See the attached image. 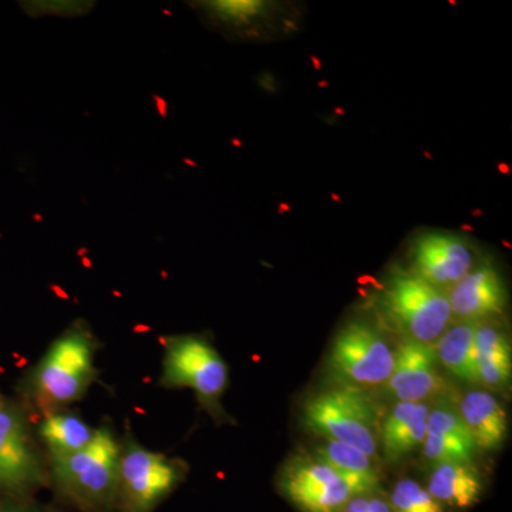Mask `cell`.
I'll return each instance as SVG.
<instances>
[{"mask_svg":"<svg viewBox=\"0 0 512 512\" xmlns=\"http://www.w3.org/2000/svg\"><path fill=\"white\" fill-rule=\"evenodd\" d=\"M99 349L92 326L84 319L74 320L20 380L23 406L43 416L83 400L99 377Z\"/></svg>","mask_w":512,"mask_h":512,"instance_id":"1","label":"cell"},{"mask_svg":"<svg viewBox=\"0 0 512 512\" xmlns=\"http://www.w3.org/2000/svg\"><path fill=\"white\" fill-rule=\"evenodd\" d=\"M121 439L107 424L89 446L49 460L50 485L82 512H113L119 500Z\"/></svg>","mask_w":512,"mask_h":512,"instance_id":"2","label":"cell"},{"mask_svg":"<svg viewBox=\"0 0 512 512\" xmlns=\"http://www.w3.org/2000/svg\"><path fill=\"white\" fill-rule=\"evenodd\" d=\"M380 328L402 340L433 345L453 322L447 291L410 269L394 268L377 288L373 301Z\"/></svg>","mask_w":512,"mask_h":512,"instance_id":"3","label":"cell"},{"mask_svg":"<svg viewBox=\"0 0 512 512\" xmlns=\"http://www.w3.org/2000/svg\"><path fill=\"white\" fill-rule=\"evenodd\" d=\"M302 421L305 429L320 439L339 441L377 457L382 419L366 389L330 386L306 400Z\"/></svg>","mask_w":512,"mask_h":512,"instance_id":"4","label":"cell"},{"mask_svg":"<svg viewBox=\"0 0 512 512\" xmlns=\"http://www.w3.org/2000/svg\"><path fill=\"white\" fill-rule=\"evenodd\" d=\"M163 362L158 386L163 389L188 387L212 419H227L221 397L228 387L229 373L224 357L211 340L197 333L161 336Z\"/></svg>","mask_w":512,"mask_h":512,"instance_id":"5","label":"cell"},{"mask_svg":"<svg viewBox=\"0 0 512 512\" xmlns=\"http://www.w3.org/2000/svg\"><path fill=\"white\" fill-rule=\"evenodd\" d=\"M50 485L49 460L22 403H0V497L32 498Z\"/></svg>","mask_w":512,"mask_h":512,"instance_id":"6","label":"cell"},{"mask_svg":"<svg viewBox=\"0 0 512 512\" xmlns=\"http://www.w3.org/2000/svg\"><path fill=\"white\" fill-rule=\"evenodd\" d=\"M187 474L184 460L144 447L127 431L121 439L117 510L156 511L184 483Z\"/></svg>","mask_w":512,"mask_h":512,"instance_id":"7","label":"cell"},{"mask_svg":"<svg viewBox=\"0 0 512 512\" xmlns=\"http://www.w3.org/2000/svg\"><path fill=\"white\" fill-rule=\"evenodd\" d=\"M396 349L382 328L366 320H349L333 339L326 357L325 375L330 386H383L392 375Z\"/></svg>","mask_w":512,"mask_h":512,"instance_id":"8","label":"cell"},{"mask_svg":"<svg viewBox=\"0 0 512 512\" xmlns=\"http://www.w3.org/2000/svg\"><path fill=\"white\" fill-rule=\"evenodd\" d=\"M278 490L301 512H342L355 495L315 454H299L286 461L278 474Z\"/></svg>","mask_w":512,"mask_h":512,"instance_id":"9","label":"cell"},{"mask_svg":"<svg viewBox=\"0 0 512 512\" xmlns=\"http://www.w3.org/2000/svg\"><path fill=\"white\" fill-rule=\"evenodd\" d=\"M410 271L448 291L476 266V251L467 238L444 231H426L410 245Z\"/></svg>","mask_w":512,"mask_h":512,"instance_id":"10","label":"cell"},{"mask_svg":"<svg viewBox=\"0 0 512 512\" xmlns=\"http://www.w3.org/2000/svg\"><path fill=\"white\" fill-rule=\"evenodd\" d=\"M383 386L396 403H429L430 399L440 397L446 384L439 372L434 345L400 340L392 375Z\"/></svg>","mask_w":512,"mask_h":512,"instance_id":"11","label":"cell"},{"mask_svg":"<svg viewBox=\"0 0 512 512\" xmlns=\"http://www.w3.org/2000/svg\"><path fill=\"white\" fill-rule=\"evenodd\" d=\"M453 319L485 322L503 315L507 306V289L494 266H474L456 285L447 291Z\"/></svg>","mask_w":512,"mask_h":512,"instance_id":"12","label":"cell"},{"mask_svg":"<svg viewBox=\"0 0 512 512\" xmlns=\"http://www.w3.org/2000/svg\"><path fill=\"white\" fill-rule=\"evenodd\" d=\"M423 456L429 463H471L478 451L456 404L437 399L430 406Z\"/></svg>","mask_w":512,"mask_h":512,"instance_id":"13","label":"cell"},{"mask_svg":"<svg viewBox=\"0 0 512 512\" xmlns=\"http://www.w3.org/2000/svg\"><path fill=\"white\" fill-rule=\"evenodd\" d=\"M430 406L427 402H399L384 416L379 443L387 460H402L423 446Z\"/></svg>","mask_w":512,"mask_h":512,"instance_id":"14","label":"cell"},{"mask_svg":"<svg viewBox=\"0 0 512 512\" xmlns=\"http://www.w3.org/2000/svg\"><path fill=\"white\" fill-rule=\"evenodd\" d=\"M474 345L478 383L493 392L510 390L512 350L507 332L494 320L477 323Z\"/></svg>","mask_w":512,"mask_h":512,"instance_id":"15","label":"cell"},{"mask_svg":"<svg viewBox=\"0 0 512 512\" xmlns=\"http://www.w3.org/2000/svg\"><path fill=\"white\" fill-rule=\"evenodd\" d=\"M457 407L478 450L495 451L503 446L508 419L497 397L485 390H471Z\"/></svg>","mask_w":512,"mask_h":512,"instance_id":"16","label":"cell"},{"mask_svg":"<svg viewBox=\"0 0 512 512\" xmlns=\"http://www.w3.org/2000/svg\"><path fill=\"white\" fill-rule=\"evenodd\" d=\"M426 490L443 507L466 510L480 501L484 484L471 463H440L431 468Z\"/></svg>","mask_w":512,"mask_h":512,"instance_id":"17","label":"cell"},{"mask_svg":"<svg viewBox=\"0 0 512 512\" xmlns=\"http://www.w3.org/2000/svg\"><path fill=\"white\" fill-rule=\"evenodd\" d=\"M316 457L332 467L355 495L380 491V473L376 458L339 441L322 439L315 448Z\"/></svg>","mask_w":512,"mask_h":512,"instance_id":"18","label":"cell"},{"mask_svg":"<svg viewBox=\"0 0 512 512\" xmlns=\"http://www.w3.org/2000/svg\"><path fill=\"white\" fill-rule=\"evenodd\" d=\"M36 437L47 458L63 457L89 446L96 436V429L70 410L40 416Z\"/></svg>","mask_w":512,"mask_h":512,"instance_id":"19","label":"cell"},{"mask_svg":"<svg viewBox=\"0 0 512 512\" xmlns=\"http://www.w3.org/2000/svg\"><path fill=\"white\" fill-rule=\"evenodd\" d=\"M476 322L457 320L433 343L439 363L466 383H478L476 366Z\"/></svg>","mask_w":512,"mask_h":512,"instance_id":"20","label":"cell"},{"mask_svg":"<svg viewBox=\"0 0 512 512\" xmlns=\"http://www.w3.org/2000/svg\"><path fill=\"white\" fill-rule=\"evenodd\" d=\"M389 503L393 512H444V507L417 481L403 478L394 485Z\"/></svg>","mask_w":512,"mask_h":512,"instance_id":"21","label":"cell"},{"mask_svg":"<svg viewBox=\"0 0 512 512\" xmlns=\"http://www.w3.org/2000/svg\"><path fill=\"white\" fill-rule=\"evenodd\" d=\"M342 512H393L386 495L376 493L353 495Z\"/></svg>","mask_w":512,"mask_h":512,"instance_id":"22","label":"cell"},{"mask_svg":"<svg viewBox=\"0 0 512 512\" xmlns=\"http://www.w3.org/2000/svg\"><path fill=\"white\" fill-rule=\"evenodd\" d=\"M32 5H36L33 6L36 10H40L39 15L67 16V18L82 16L93 9L92 2H35Z\"/></svg>","mask_w":512,"mask_h":512,"instance_id":"23","label":"cell"},{"mask_svg":"<svg viewBox=\"0 0 512 512\" xmlns=\"http://www.w3.org/2000/svg\"><path fill=\"white\" fill-rule=\"evenodd\" d=\"M0 512H49L32 498H0Z\"/></svg>","mask_w":512,"mask_h":512,"instance_id":"24","label":"cell"},{"mask_svg":"<svg viewBox=\"0 0 512 512\" xmlns=\"http://www.w3.org/2000/svg\"><path fill=\"white\" fill-rule=\"evenodd\" d=\"M3 399H5V397H3L2 394H0V403H2Z\"/></svg>","mask_w":512,"mask_h":512,"instance_id":"25","label":"cell"}]
</instances>
